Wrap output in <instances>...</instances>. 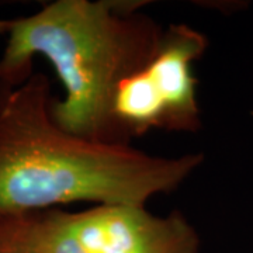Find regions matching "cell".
<instances>
[{
    "label": "cell",
    "mask_w": 253,
    "mask_h": 253,
    "mask_svg": "<svg viewBox=\"0 0 253 253\" xmlns=\"http://www.w3.org/2000/svg\"><path fill=\"white\" fill-rule=\"evenodd\" d=\"M138 7L135 1L56 0L13 18L0 56V89L24 83L41 55L65 90L51 104L55 123L89 141L129 145L113 117L114 94L120 82L152 61L165 34Z\"/></svg>",
    "instance_id": "obj_2"
},
{
    "label": "cell",
    "mask_w": 253,
    "mask_h": 253,
    "mask_svg": "<svg viewBox=\"0 0 253 253\" xmlns=\"http://www.w3.org/2000/svg\"><path fill=\"white\" fill-rule=\"evenodd\" d=\"M0 253H27L16 242L7 217H0Z\"/></svg>",
    "instance_id": "obj_5"
},
{
    "label": "cell",
    "mask_w": 253,
    "mask_h": 253,
    "mask_svg": "<svg viewBox=\"0 0 253 253\" xmlns=\"http://www.w3.org/2000/svg\"><path fill=\"white\" fill-rule=\"evenodd\" d=\"M52 100L44 73L0 94V217L76 201L146 206L203 165L201 154L165 158L72 135L54 121Z\"/></svg>",
    "instance_id": "obj_1"
},
{
    "label": "cell",
    "mask_w": 253,
    "mask_h": 253,
    "mask_svg": "<svg viewBox=\"0 0 253 253\" xmlns=\"http://www.w3.org/2000/svg\"><path fill=\"white\" fill-rule=\"evenodd\" d=\"M3 91H6V90H1V89H0V94H1V93H3Z\"/></svg>",
    "instance_id": "obj_7"
},
{
    "label": "cell",
    "mask_w": 253,
    "mask_h": 253,
    "mask_svg": "<svg viewBox=\"0 0 253 253\" xmlns=\"http://www.w3.org/2000/svg\"><path fill=\"white\" fill-rule=\"evenodd\" d=\"M27 253H200L201 241L180 211L154 215L146 206L100 204L9 217Z\"/></svg>",
    "instance_id": "obj_3"
},
{
    "label": "cell",
    "mask_w": 253,
    "mask_h": 253,
    "mask_svg": "<svg viewBox=\"0 0 253 253\" xmlns=\"http://www.w3.org/2000/svg\"><path fill=\"white\" fill-rule=\"evenodd\" d=\"M207 37L186 24L165 30L162 42L145 71L166 110V131L193 132L201 126L193 66L204 54Z\"/></svg>",
    "instance_id": "obj_4"
},
{
    "label": "cell",
    "mask_w": 253,
    "mask_h": 253,
    "mask_svg": "<svg viewBox=\"0 0 253 253\" xmlns=\"http://www.w3.org/2000/svg\"><path fill=\"white\" fill-rule=\"evenodd\" d=\"M13 24V18H0V37L7 36Z\"/></svg>",
    "instance_id": "obj_6"
}]
</instances>
